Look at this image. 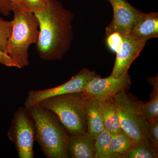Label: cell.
<instances>
[{"mask_svg": "<svg viewBox=\"0 0 158 158\" xmlns=\"http://www.w3.org/2000/svg\"><path fill=\"white\" fill-rule=\"evenodd\" d=\"M34 14L39 23L35 45L39 57L45 61L61 60L71 45L73 14L57 0H49L45 10Z\"/></svg>", "mask_w": 158, "mask_h": 158, "instance_id": "1", "label": "cell"}, {"mask_svg": "<svg viewBox=\"0 0 158 158\" xmlns=\"http://www.w3.org/2000/svg\"><path fill=\"white\" fill-rule=\"evenodd\" d=\"M28 109L34 120L35 141L47 158H68L69 134L51 110L36 104Z\"/></svg>", "mask_w": 158, "mask_h": 158, "instance_id": "2", "label": "cell"}, {"mask_svg": "<svg viewBox=\"0 0 158 158\" xmlns=\"http://www.w3.org/2000/svg\"><path fill=\"white\" fill-rule=\"evenodd\" d=\"M11 8L14 17L6 51L21 69L29 65V48L37 43L39 23L35 14L22 3L11 4Z\"/></svg>", "mask_w": 158, "mask_h": 158, "instance_id": "3", "label": "cell"}, {"mask_svg": "<svg viewBox=\"0 0 158 158\" xmlns=\"http://www.w3.org/2000/svg\"><path fill=\"white\" fill-rule=\"evenodd\" d=\"M86 98L83 92L48 98L37 104L51 110L70 135L87 131L85 118Z\"/></svg>", "mask_w": 158, "mask_h": 158, "instance_id": "4", "label": "cell"}, {"mask_svg": "<svg viewBox=\"0 0 158 158\" xmlns=\"http://www.w3.org/2000/svg\"><path fill=\"white\" fill-rule=\"evenodd\" d=\"M122 130L134 145L144 139H149L148 122L141 113L138 102L122 91L113 98Z\"/></svg>", "mask_w": 158, "mask_h": 158, "instance_id": "5", "label": "cell"}, {"mask_svg": "<svg viewBox=\"0 0 158 158\" xmlns=\"http://www.w3.org/2000/svg\"><path fill=\"white\" fill-rule=\"evenodd\" d=\"M7 136L19 158H34L35 128L28 109L20 107L14 113Z\"/></svg>", "mask_w": 158, "mask_h": 158, "instance_id": "6", "label": "cell"}, {"mask_svg": "<svg viewBox=\"0 0 158 158\" xmlns=\"http://www.w3.org/2000/svg\"><path fill=\"white\" fill-rule=\"evenodd\" d=\"M97 75L94 71L84 68L62 85L44 90H31L24 102L25 107L29 108L52 97L84 92L89 82Z\"/></svg>", "mask_w": 158, "mask_h": 158, "instance_id": "7", "label": "cell"}, {"mask_svg": "<svg viewBox=\"0 0 158 158\" xmlns=\"http://www.w3.org/2000/svg\"><path fill=\"white\" fill-rule=\"evenodd\" d=\"M131 85L128 71L121 77H101L98 75L90 81L83 94L85 98L95 99L98 101L113 98L118 93L126 91Z\"/></svg>", "mask_w": 158, "mask_h": 158, "instance_id": "8", "label": "cell"}, {"mask_svg": "<svg viewBox=\"0 0 158 158\" xmlns=\"http://www.w3.org/2000/svg\"><path fill=\"white\" fill-rule=\"evenodd\" d=\"M108 1L113 7V17L106 28V36L114 32H118L122 36L128 35L142 12L133 7L126 0Z\"/></svg>", "mask_w": 158, "mask_h": 158, "instance_id": "9", "label": "cell"}, {"mask_svg": "<svg viewBox=\"0 0 158 158\" xmlns=\"http://www.w3.org/2000/svg\"><path fill=\"white\" fill-rule=\"evenodd\" d=\"M123 41L116 52V59L111 75L121 77L128 71L131 64L139 56L147 40H137L129 35L122 36Z\"/></svg>", "mask_w": 158, "mask_h": 158, "instance_id": "10", "label": "cell"}, {"mask_svg": "<svg viewBox=\"0 0 158 158\" xmlns=\"http://www.w3.org/2000/svg\"><path fill=\"white\" fill-rule=\"evenodd\" d=\"M67 149L69 158H96L94 140L87 131L81 134H69Z\"/></svg>", "mask_w": 158, "mask_h": 158, "instance_id": "11", "label": "cell"}, {"mask_svg": "<svg viewBox=\"0 0 158 158\" xmlns=\"http://www.w3.org/2000/svg\"><path fill=\"white\" fill-rule=\"evenodd\" d=\"M129 36L137 40H148L158 36V13H142Z\"/></svg>", "mask_w": 158, "mask_h": 158, "instance_id": "12", "label": "cell"}, {"mask_svg": "<svg viewBox=\"0 0 158 158\" xmlns=\"http://www.w3.org/2000/svg\"><path fill=\"white\" fill-rule=\"evenodd\" d=\"M85 118L87 132L95 140L105 129L100 111L99 102L97 100L86 98Z\"/></svg>", "mask_w": 158, "mask_h": 158, "instance_id": "13", "label": "cell"}, {"mask_svg": "<svg viewBox=\"0 0 158 158\" xmlns=\"http://www.w3.org/2000/svg\"><path fill=\"white\" fill-rule=\"evenodd\" d=\"M100 111L105 129L111 135L122 130L113 98L99 101Z\"/></svg>", "mask_w": 158, "mask_h": 158, "instance_id": "14", "label": "cell"}, {"mask_svg": "<svg viewBox=\"0 0 158 158\" xmlns=\"http://www.w3.org/2000/svg\"><path fill=\"white\" fill-rule=\"evenodd\" d=\"M134 144L122 130L112 135L104 158H121Z\"/></svg>", "mask_w": 158, "mask_h": 158, "instance_id": "15", "label": "cell"}, {"mask_svg": "<svg viewBox=\"0 0 158 158\" xmlns=\"http://www.w3.org/2000/svg\"><path fill=\"white\" fill-rule=\"evenodd\" d=\"M148 83L152 86V92L150 96L149 102L146 103L138 102L140 110L144 118L148 122L158 117V77L150 78Z\"/></svg>", "mask_w": 158, "mask_h": 158, "instance_id": "16", "label": "cell"}, {"mask_svg": "<svg viewBox=\"0 0 158 158\" xmlns=\"http://www.w3.org/2000/svg\"><path fill=\"white\" fill-rule=\"evenodd\" d=\"M158 150L149 139H144L133 145L121 158H157Z\"/></svg>", "mask_w": 158, "mask_h": 158, "instance_id": "17", "label": "cell"}, {"mask_svg": "<svg viewBox=\"0 0 158 158\" xmlns=\"http://www.w3.org/2000/svg\"><path fill=\"white\" fill-rule=\"evenodd\" d=\"M111 133L105 129L94 140L96 158H104L106 151L112 139Z\"/></svg>", "mask_w": 158, "mask_h": 158, "instance_id": "18", "label": "cell"}, {"mask_svg": "<svg viewBox=\"0 0 158 158\" xmlns=\"http://www.w3.org/2000/svg\"><path fill=\"white\" fill-rule=\"evenodd\" d=\"M12 21L4 20L0 18V45L6 49L7 41L11 35Z\"/></svg>", "mask_w": 158, "mask_h": 158, "instance_id": "19", "label": "cell"}, {"mask_svg": "<svg viewBox=\"0 0 158 158\" xmlns=\"http://www.w3.org/2000/svg\"><path fill=\"white\" fill-rule=\"evenodd\" d=\"M21 3L35 14L45 10L48 6L49 0H22Z\"/></svg>", "mask_w": 158, "mask_h": 158, "instance_id": "20", "label": "cell"}, {"mask_svg": "<svg viewBox=\"0 0 158 158\" xmlns=\"http://www.w3.org/2000/svg\"><path fill=\"white\" fill-rule=\"evenodd\" d=\"M148 138L154 147L158 149V117L148 122Z\"/></svg>", "mask_w": 158, "mask_h": 158, "instance_id": "21", "label": "cell"}, {"mask_svg": "<svg viewBox=\"0 0 158 158\" xmlns=\"http://www.w3.org/2000/svg\"><path fill=\"white\" fill-rule=\"evenodd\" d=\"M107 37L108 46L111 51L116 53L122 43V36L118 32H114Z\"/></svg>", "mask_w": 158, "mask_h": 158, "instance_id": "22", "label": "cell"}, {"mask_svg": "<svg viewBox=\"0 0 158 158\" xmlns=\"http://www.w3.org/2000/svg\"><path fill=\"white\" fill-rule=\"evenodd\" d=\"M0 63L7 67L20 69L19 65L6 52V50L0 45Z\"/></svg>", "mask_w": 158, "mask_h": 158, "instance_id": "23", "label": "cell"}, {"mask_svg": "<svg viewBox=\"0 0 158 158\" xmlns=\"http://www.w3.org/2000/svg\"><path fill=\"white\" fill-rule=\"evenodd\" d=\"M12 11L11 4L9 0H0V14L8 15Z\"/></svg>", "mask_w": 158, "mask_h": 158, "instance_id": "24", "label": "cell"}, {"mask_svg": "<svg viewBox=\"0 0 158 158\" xmlns=\"http://www.w3.org/2000/svg\"><path fill=\"white\" fill-rule=\"evenodd\" d=\"M11 4H20L21 3L22 0H9Z\"/></svg>", "mask_w": 158, "mask_h": 158, "instance_id": "25", "label": "cell"}]
</instances>
